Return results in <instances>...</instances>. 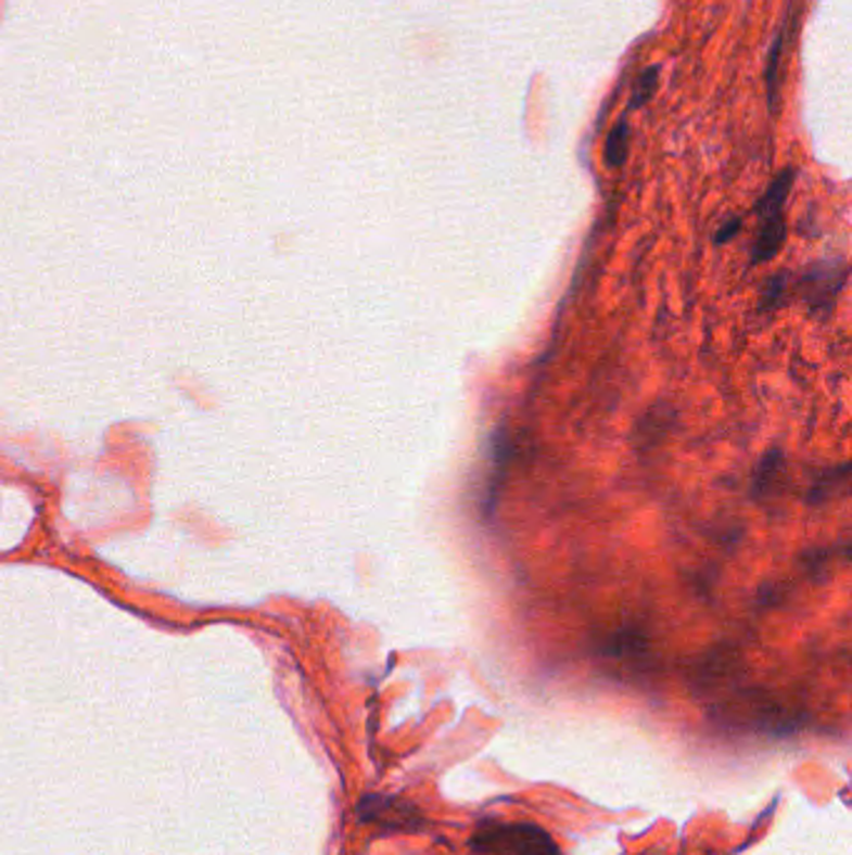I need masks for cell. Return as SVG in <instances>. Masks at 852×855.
<instances>
[{
	"label": "cell",
	"instance_id": "cell-1",
	"mask_svg": "<svg viewBox=\"0 0 852 855\" xmlns=\"http://www.w3.org/2000/svg\"><path fill=\"white\" fill-rule=\"evenodd\" d=\"M470 855H560L548 830L531 820H480L468 841Z\"/></svg>",
	"mask_w": 852,
	"mask_h": 855
},
{
	"label": "cell",
	"instance_id": "cell-2",
	"mask_svg": "<svg viewBox=\"0 0 852 855\" xmlns=\"http://www.w3.org/2000/svg\"><path fill=\"white\" fill-rule=\"evenodd\" d=\"M358 820L373 826L380 835H418L428 833V818L418 803L400 795L368 793L358 803Z\"/></svg>",
	"mask_w": 852,
	"mask_h": 855
},
{
	"label": "cell",
	"instance_id": "cell-3",
	"mask_svg": "<svg viewBox=\"0 0 852 855\" xmlns=\"http://www.w3.org/2000/svg\"><path fill=\"white\" fill-rule=\"evenodd\" d=\"M842 278H845V270L835 268L832 263L810 268L805 281H802V293H805L810 306H827L832 301V293L842 285Z\"/></svg>",
	"mask_w": 852,
	"mask_h": 855
},
{
	"label": "cell",
	"instance_id": "cell-4",
	"mask_svg": "<svg viewBox=\"0 0 852 855\" xmlns=\"http://www.w3.org/2000/svg\"><path fill=\"white\" fill-rule=\"evenodd\" d=\"M760 218H763V228L752 243V266L773 260L785 241L783 213H760Z\"/></svg>",
	"mask_w": 852,
	"mask_h": 855
},
{
	"label": "cell",
	"instance_id": "cell-5",
	"mask_svg": "<svg viewBox=\"0 0 852 855\" xmlns=\"http://www.w3.org/2000/svg\"><path fill=\"white\" fill-rule=\"evenodd\" d=\"M627 145H631V126L627 120H620L618 126L610 130L606 143V163L610 168H620L627 158Z\"/></svg>",
	"mask_w": 852,
	"mask_h": 855
},
{
	"label": "cell",
	"instance_id": "cell-6",
	"mask_svg": "<svg viewBox=\"0 0 852 855\" xmlns=\"http://www.w3.org/2000/svg\"><path fill=\"white\" fill-rule=\"evenodd\" d=\"M658 68L656 65H650V68H645L643 73H640V78H638V84H635V88H633V98H631V109L633 111H638V109H643L645 103L650 101L652 98V93H656V88H658Z\"/></svg>",
	"mask_w": 852,
	"mask_h": 855
},
{
	"label": "cell",
	"instance_id": "cell-7",
	"mask_svg": "<svg viewBox=\"0 0 852 855\" xmlns=\"http://www.w3.org/2000/svg\"><path fill=\"white\" fill-rule=\"evenodd\" d=\"M783 43H785V30H780V36L775 38V43L771 48V61H767V95H771V109L777 101V65H780Z\"/></svg>",
	"mask_w": 852,
	"mask_h": 855
},
{
	"label": "cell",
	"instance_id": "cell-8",
	"mask_svg": "<svg viewBox=\"0 0 852 855\" xmlns=\"http://www.w3.org/2000/svg\"><path fill=\"white\" fill-rule=\"evenodd\" d=\"M740 226H742V220H740V218H733V220H727V224L723 226V230H720V233H717V238H715V241H717V243H727V241H730V238H733V235H738V230H740Z\"/></svg>",
	"mask_w": 852,
	"mask_h": 855
}]
</instances>
